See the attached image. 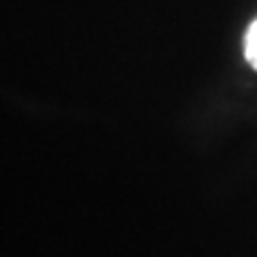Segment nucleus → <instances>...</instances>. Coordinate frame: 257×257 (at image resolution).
<instances>
[{
  "label": "nucleus",
  "mask_w": 257,
  "mask_h": 257,
  "mask_svg": "<svg viewBox=\"0 0 257 257\" xmlns=\"http://www.w3.org/2000/svg\"><path fill=\"white\" fill-rule=\"evenodd\" d=\"M244 56H246V62L257 71V20L246 30V37H244Z\"/></svg>",
  "instance_id": "f257e3e1"
}]
</instances>
